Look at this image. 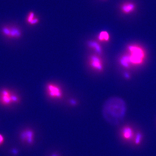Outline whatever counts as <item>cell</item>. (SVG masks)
Returning <instances> with one entry per match:
<instances>
[{
    "instance_id": "2",
    "label": "cell",
    "mask_w": 156,
    "mask_h": 156,
    "mask_svg": "<svg viewBox=\"0 0 156 156\" xmlns=\"http://www.w3.org/2000/svg\"><path fill=\"white\" fill-rule=\"evenodd\" d=\"M128 50L130 56L127 58L128 62L135 64H139L142 63L144 57L145 53L141 47L137 45H130Z\"/></svg>"
},
{
    "instance_id": "6",
    "label": "cell",
    "mask_w": 156,
    "mask_h": 156,
    "mask_svg": "<svg viewBox=\"0 0 156 156\" xmlns=\"http://www.w3.org/2000/svg\"><path fill=\"white\" fill-rule=\"evenodd\" d=\"M90 66L93 69L98 71H101L103 68L102 62L101 58L96 55L91 56L89 59Z\"/></svg>"
},
{
    "instance_id": "10",
    "label": "cell",
    "mask_w": 156,
    "mask_h": 156,
    "mask_svg": "<svg viewBox=\"0 0 156 156\" xmlns=\"http://www.w3.org/2000/svg\"><path fill=\"white\" fill-rule=\"evenodd\" d=\"M39 21L38 18L36 16L35 13L33 11L29 13L26 19L27 23L31 26L36 25L38 24Z\"/></svg>"
},
{
    "instance_id": "15",
    "label": "cell",
    "mask_w": 156,
    "mask_h": 156,
    "mask_svg": "<svg viewBox=\"0 0 156 156\" xmlns=\"http://www.w3.org/2000/svg\"><path fill=\"white\" fill-rule=\"evenodd\" d=\"M50 156H62L61 153L58 151H55L52 153Z\"/></svg>"
},
{
    "instance_id": "1",
    "label": "cell",
    "mask_w": 156,
    "mask_h": 156,
    "mask_svg": "<svg viewBox=\"0 0 156 156\" xmlns=\"http://www.w3.org/2000/svg\"><path fill=\"white\" fill-rule=\"evenodd\" d=\"M126 107L124 101L113 97L108 99L103 107V113L106 120L113 125L122 122L125 115Z\"/></svg>"
},
{
    "instance_id": "7",
    "label": "cell",
    "mask_w": 156,
    "mask_h": 156,
    "mask_svg": "<svg viewBox=\"0 0 156 156\" xmlns=\"http://www.w3.org/2000/svg\"><path fill=\"white\" fill-rule=\"evenodd\" d=\"M47 92L51 97L60 98L62 96L61 90L58 86L52 84L48 85L47 87Z\"/></svg>"
},
{
    "instance_id": "12",
    "label": "cell",
    "mask_w": 156,
    "mask_h": 156,
    "mask_svg": "<svg viewBox=\"0 0 156 156\" xmlns=\"http://www.w3.org/2000/svg\"><path fill=\"white\" fill-rule=\"evenodd\" d=\"M99 40L101 41L107 42L109 40L110 36L108 32L106 31L101 32L98 37Z\"/></svg>"
},
{
    "instance_id": "14",
    "label": "cell",
    "mask_w": 156,
    "mask_h": 156,
    "mask_svg": "<svg viewBox=\"0 0 156 156\" xmlns=\"http://www.w3.org/2000/svg\"><path fill=\"white\" fill-rule=\"evenodd\" d=\"M142 139V135L141 133H138L136 135L134 139V142L136 145H139Z\"/></svg>"
},
{
    "instance_id": "11",
    "label": "cell",
    "mask_w": 156,
    "mask_h": 156,
    "mask_svg": "<svg viewBox=\"0 0 156 156\" xmlns=\"http://www.w3.org/2000/svg\"><path fill=\"white\" fill-rule=\"evenodd\" d=\"M88 46L90 48H93L98 54H101L102 52V49L100 45L97 42L94 41H90L88 43Z\"/></svg>"
},
{
    "instance_id": "8",
    "label": "cell",
    "mask_w": 156,
    "mask_h": 156,
    "mask_svg": "<svg viewBox=\"0 0 156 156\" xmlns=\"http://www.w3.org/2000/svg\"><path fill=\"white\" fill-rule=\"evenodd\" d=\"M136 8V6L134 3L127 2L122 4L121 10L122 13L125 14H129L134 12Z\"/></svg>"
},
{
    "instance_id": "3",
    "label": "cell",
    "mask_w": 156,
    "mask_h": 156,
    "mask_svg": "<svg viewBox=\"0 0 156 156\" xmlns=\"http://www.w3.org/2000/svg\"><path fill=\"white\" fill-rule=\"evenodd\" d=\"M35 134L33 130L27 128L21 132L20 139L21 141L28 145H32L34 141Z\"/></svg>"
},
{
    "instance_id": "5",
    "label": "cell",
    "mask_w": 156,
    "mask_h": 156,
    "mask_svg": "<svg viewBox=\"0 0 156 156\" xmlns=\"http://www.w3.org/2000/svg\"><path fill=\"white\" fill-rule=\"evenodd\" d=\"M11 92L6 89H3L0 92V103L3 105L8 106L12 104L11 100Z\"/></svg>"
},
{
    "instance_id": "16",
    "label": "cell",
    "mask_w": 156,
    "mask_h": 156,
    "mask_svg": "<svg viewBox=\"0 0 156 156\" xmlns=\"http://www.w3.org/2000/svg\"><path fill=\"white\" fill-rule=\"evenodd\" d=\"M4 141H1V140H0V146H1V145H2Z\"/></svg>"
},
{
    "instance_id": "13",
    "label": "cell",
    "mask_w": 156,
    "mask_h": 156,
    "mask_svg": "<svg viewBox=\"0 0 156 156\" xmlns=\"http://www.w3.org/2000/svg\"><path fill=\"white\" fill-rule=\"evenodd\" d=\"M10 98H11V100L12 103L18 104V103H19L20 101V98L19 97L14 93L11 92Z\"/></svg>"
},
{
    "instance_id": "9",
    "label": "cell",
    "mask_w": 156,
    "mask_h": 156,
    "mask_svg": "<svg viewBox=\"0 0 156 156\" xmlns=\"http://www.w3.org/2000/svg\"><path fill=\"white\" fill-rule=\"evenodd\" d=\"M121 134L124 139L127 140H132L134 136L132 129L129 127H124L121 130Z\"/></svg>"
},
{
    "instance_id": "4",
    "label": "cell",
    "mask_w": 156,
    "mask_h": 156,
    "mask_svg": "<svg viewBox=\"0 0 156 156\" xmlns=\"http://www.w3.org/2000/svg\"><path fill=\"white\" fill-rule=\"evenodd\" d=\"M22 31L20 27L16 25H8L6 38L19 39L22 36Z\"/></svg>"
}]
</instances>
